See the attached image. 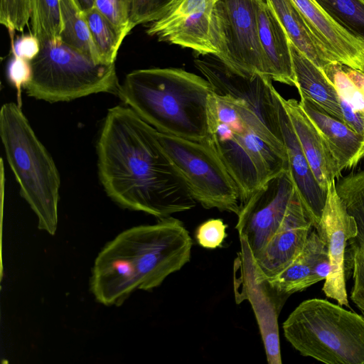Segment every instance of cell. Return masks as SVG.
<instances>
[{"label": "cell", "instance_id": "obj_1", "mask_svg": "<svg viewBox=\"0 0 364 364\" xmlns=\"http://www.w3.org/2000/svg\"><path fill=\"white\" fill-rule=\"evenodd\" d=\"M100 181L119 206L158 219L196 201L163 151L156 129L127 105L108 109L97 143Z\"/></svg>", "mask_w": 364, "mask_h": 364}, {"label": "cell", "instance_id": "obj_2", "mask_svg": "<svg viewBox=\"0 0 364 364\" xmlns=\"http://www.w3.org/2000/svg\"><path fill=\"white\" fill-rule=\"evenodd\" d=\"M193 241L171 216L127 229L107 243L92 269L90 290L105 306H121L136 290L149 291L191 259Z\"/></svg>", "mask_w": 364, "mask_h": 364}, {"label": "cell", "instance_id": "obj_3", "mask_svg": "<svg viewBox=\"0 0 364 364\" xmlns=\"http://www.w3.org/2000/svg\"><path fill=\"white\" fill-rule=\"evenodd\" d=\"M213 93L205 77L181 68H157L128 73L117 95L158 132L203 142Z\"/></svg>", "mask_w": 364, "mask_h": 364}, {"label": "cell", "instance_id": "obj_4", "mask_svg": "<svg viewBox=\"0 0 364 364\" xmlns=\"http://www.w3.org/2000/svg\"><path fill=\"white\" fill-rule=\"evenodd\" d=\"M0 136L21 195L36 215L38 228L54 235L58 223L59 172L18 105H2Z\"/></svg>", "mask_w": 364, "mask_h": 364}, {"label": "cell", "instance_id": "obj_5", "mask_svg": "<svg viewBox=\"0 0 364 364\" xmlns=\"http://www.w3.org/2000/svg\"><path fill=\"white\" fill-rule=\"evenodd\" d=\"M303 356L328 364H364V316L323 299L300 303L282 325Z\"/></svg>", "mask_w": 364, "mask_h": 364}, {"label": "cell", "instance_id": "obj_6", "mask_svg": "<svg viewBox=\"0 0 364 364\" xmlns=\"http://www.w3.org/2000/svg\"><path fill=\"white\" fill-rule=\"evenodd\" d=\"M40 46L30 61L31 77L24 87L28 96L53 103L100 92L118 93L114 63H96L60 41Z\"/></svg>", "mask_w": 364, "mask_h": 364}, {"label": "cell", "instance_id": "obj_7", "mask_svg": "<svg viewBox=\"0 0 364 364\" xmlns=\"http://www.w3.org/2000/svg\"><path fill=\"white\" fill-rule=\"evenodd\" d=\"M156 136L197 203L206 209L239 214L242 204L237 186L207 144L157 130Z\"/></svg>", "mask_w": 364, "mask_h": 364}, {"label": "cell", "instance_id": "obj_8", "mask_svg": "<svg viewBox=\"0 0 364 364\" xmlns=\"http://www.w3.org/2000/svg\"><path fill=\"white\" fill-rule=\"evenodd\" d=\"M257 5V0L216 1L212 27L215 57L241 74L271 77L259 37Z\"/></svg>", "mask_w": 364, "mask_h": 364}, {"label": "cell", "instance_id": "obj_9", "mask_svg": "<svg viewBox=\"0 0 364 364\" xmlns=\"http://www.w3.org/2000/svg\"><path fill=\"white\" fill-rule=\"evenodd\" d=\"M194 63L214 93L242 105L273 137L283 142L275 88L269 76L241 74L217 58L196 59Z\"/></svg>", "mask_w": 364, "mask_h": 364}, {"label": "cell", "instance_id": "obj_10", "mask_svg": "<svg viewBox=\"0 0 364 364\" xmlns=\"http://www.w3.org/2000/svg\"><path fill=\"white\" fill-rule=\"evenodd\" d=\"M296 193L287 169L267 181L242 205L235 228L251 258L279 229Z\"/></svg>", "mask_w": 364, "mask_h": 364}, {"label": "cell", "instance_id": "obj_11", "mask_svg": "<svg viewBox=\"0 0 364 364\" xmlns=\"http://www.w3.org/2000/svg\"><path fill=\"white\" fill-rule=\"evenodd\" d=\"M217 1L178 0L161 18L151 23L146 33L199 55L215 56L212 27Z\"/></svg>", "mask_w": 364, "mask_h": 364}, {"label": "cell", "instance_id": "obj_12", "mask_svg": "<svg viewBox=\"0 0 364 364\" xmlns=\"http://www.w3.org/2000/svg\"><path fill=\"white\" fill-rule=\"evenodd\" d=\"M317 232L326 243L329 259V272L322 290L338 304L350 308L346 287L345 256L349 240L357 236V227L338 196L336 181L328 186L326 202Z\"/></svg>", "mask_w": 364, "mask_h": 364}, {"label": "cell", "instance_id": "obj_13", "mask_svg": "<svg viewBox=\"0 0 364 364\" xmlns=\"http://www.w3.org/2000/svg\"><path fill=\"white\" fill-rule=\"evenodd\" d=\"M313 229L296 193L279 229L251 258L255 282L262 284L285 268L301 251Z\"/></svg>", "mask_w": 364, "mask_h": 364}, {"label": "cell", "instance_id": "obj_14", "mask_svg": "<svg viewBox=\"0 0 364 364\" xmlns=\"http://www.w3.org/2000/svg\"><path fill=\"white\" fill-rule=\"evenodd\" d=\"M275 95L288 171L314 228L318 232L328 191L322 188L314 177L283 105L282 95L276 89Z\"/></svg>", "mask_w": 364, "mask_h": 364}, {"label": "cell", "instance_id": "obj_15", "mask_svg": "<svg viewBox=\"0 0 364 364\" xmlns=\"http://www.w3.org/2000/svg\"><path fill=\"white\" fill-rule=\"evenodd\" d=\"M203 143L214 151L235 182L242 205L262 183L238 132L230 124L218 120L211 111L210 105L208 135Z\"/></svg>", "mask_w": 364, "mask_h": 364}, {"label": "cell", "instance_id": "obj_16", "mask_svg": "<svg viewBox=\"0 0 364 364\" xmlns=\"http://www.w3.org/2000/svg\"><path fill=\"white\" fill-rule=\"evenodd\" d=\"M328 272L326 243L313 229L299 255L285 268L262 284L275 295L287 297L325 280Z\"/></svg>", "mask_w": 364, "mask_h": 364}, {"label": "cell", "instance_id": "obj_17", "mask_svg": "<svg viewBox=\"0 0 364 364\" xmlns=\"http://www.w3.org/2000/svg\"><path fill=\"white\" fill-rule=\"evenodd\" d=\"M311 31L336 61L362 71L363 42L339 26L314 0H292Z\"/></svg>", "mask_w": 364, "mask_h": 364}, {"label": "cell", "instance_id": "obj_18", "mask_svg": "<svg viewBox=\"0 0 364 364\" xmlns=\"http://www.w3.org/2000/svg\"><path fill=\"white\" fill-rule=\"evenodd\" d=\"M282 101L314 177L321 187L328 191V184L341 175L336 159L299 102L294 99L285 100L282 96Z\"/></svg>", "mask_w": 364, "mask_h": 364}, {"label": "cell", "instance_id": "obj_19", "mask_svg": "<svg viewBox=\"0 0 364 364\" xmlns=\"http://www.w3.org/2000/svg\"><path fill=\"white\" fill-rule=\"evenodd\" d=\"M299 104L324 137L340 170L357 166L364 158V135L306 98L300 97Z\"/></svg>", "mask_w": 364, "mask_h": 364}, {"label": "cell", "instance_id": "obj_20", "mask_svg": "<svg viewBox=\"0 0 364 364\" xmlns=\"http://www.w3.org/2000/svg\"><path fill=\"white\" fill-rule=\"evenodd\" d=\"M257 16L260 43L272 80L295 87L290 39L266 0H257Z\"/></svg>", "mask_w": 364, "mask_h": 364}, {"label": "cell", "instance_id": "obj_21", "mask_svg": "<svg viewBox=\"0 0 364 364\" xmlns=\"http://www.w3.org/2000/svg\"><path fill=\"white\" fill-rule=\"evenodd\" d=\"M294 72L300 97L306 98L331 115L343 120L336 88L324 72L306 58L291 42Z\"/></svg>", "mask_w": 364, "mask_h": 364}, {"label": "cell", "instance_id": "obj_22", "mask_svg": "<svg viewBox=\"0 0 364 364\" xmlns=\"http://www.w3.org/2000/svg\"><path fill=\"white\" fill-rule=\"evenodd\" d=\"M290 41L321 70L336 62L315 37L292 0H266Z\"/></svg>", "mask_w": 364, "mask_h": 364}, {"label": "cell", "instance_id": "obj_23", "mask_svg": "<svg viewBox=\"0 0 364 364\" xmlns=\"http://www.w3.org/2000/svg\"><path fill=\"white\" fill-rule=\"evenodd\" d=\"M62 31L60 40L96 63H102L83 11L74 0H60Z\"/></svg>", "mask_w": 364, "mask_h": 364}, {"label": "cell", "instance_id": "obj_24", "mask_svg": "<svg viewBox=\"0 0 364 364\" xmlns=\"http://www.w3.org/2000/svg\"><path fill=\"white\" fill-rule=\"evenodd\" d=\"M83 14L102 63H114L120 46L128 34L117 28L95 7Z\"/></svg>", "mask_w": 364, "mask_h": 364}, {"label": "cell", "instance_id": "obj_25", "mask_svg": "<svg viewBox=\"0 0 364 364\" xmlns=\"http://www.w3.org/2000/svg\"><path fill=\"white\" fill-rule=\"evenodd\" d=\"M32 34L40 44L60 40L62 19L60 0H30Z\"/></svg>", "mask_w": 364, "mask_h": 364}, {"label": "cell", "instance_id": "obj_26", "mask_svg": "<svg viewBox=\"0 0 364 364\" xmlns=\"http://www.w3.org/2000/svg\"><path fill=\"white\" fill-rule=\"evenodd\" d=\"M336 190L357 227L355 240L364 239V170L351 173L336 183Z\"/></svg>", "mask_w": 364, "mask_h": 364}, {"label": "cell", "instance_id": "obj_27", "mask_svg": "<svg viewBox=\"0 0 364 364\" xmlns=\"http://www.w3.org/2000/svg\"><path fill=\"white\" fill-rule=\"evenodd\" d=\"M344 30L364 42V0H314Z\"/></svg>", "mask_w": 364, "mask_h": 364}, {"label": "cell", "instance_id": "obj_28", "mask_svg": "<svg viewBox=\"0 0 364 364\" xmlns=\"http://www.w3.org/2000/svg\"><path fill=\"white\" fill-rule=\"evenodd\" d=\"M322 70L335 85L338 95L364 119V94L348 76L342 64L331 63Z\"/></svg>", "mask_w": 364, "mask_h": 364}, {"label": "cell", "instance_id": "obj_29", "mask_svg": "<svg viewBox=\"0 0 364 364\" xmlns=\"http://www.w3.org/2000/svg\"><path fill=\"white\" fill-rule=\"evenodd\" d=\"M348 245L349 264L353 279L350 297L360 311H364V239H352Z\"/></svg>", "mask_w": 364, "mask_h": 364}, {"label": "cell", "instance_id": "obj_30", "mask_svg": "<svg viewBox=\"0 0 364 364\" xmlns=\"http://www.w3.org/2000/svg\"><path fill=\"white\" fill-rule=\"evenodd\" d=\"M30 18V0H0V23L10 32H22Z\"/></svg>", "mask_w": 364, "mask_h": 364}, {"label": "cell", "instance_id": "obj_31", "mask_svg": "<svg viewBox=\"0 0 364 364\" xmlns=\"http://www.w3.org/2000/svg\"><path fill=\"white\" fill-rule=\"evenodd\" d=\"M176 0H132L129 26L152 23L161 18Z\"/></svg>", "mask_w": 364, "mask_h": 364}, {"label": "cell", "instance_id": "obj_32", "mask_svg": "<svg viewBox=\"0 0 364 364\" xmlns=\"http://www.w3.org/2000/svg\"><path fill=\"white\" fill-rule=\"evenodd\" d=\"M95 7L119 30L127 34L132 31V0H95Z\"/></svg>", "mask_w": 364, "mask_h": 364}, {"label": "cell", "instance_id": "obj_33", "mask_svg": "<svg viewBox=\"0 0 364 364\" xmlns=\"http://www.w3.org/2000/svg\"><path fill=\"white\" fill-rule=\"evenodd\" d=\"M228 225L221 219H210L200 224L196 232L198 245L206 249L220 247L227 237Z\"/></svg>", "mask_w": 364, "mask_h": 364}, {"label": "cell", "instance_id": "obj_34", "mask_svg": "<svg viewBox=\"0 0 364 364\" xmlns=\"http://www.w3.org/2000/svg\"><path fill=\"white\" fill-rule=\"evenodd\" d=\"M31 65L28 60L14 55L8 65V77L17 89L18 95L31 77Z\"/></svg>", "mask_w": 364, "mask_h": 364}, {"label": "cell", "instance_id": "obj_35", "mask_svg": "<svg viewBox=\"0 0 364 364\" xmlns=\"http://www.w3.org/2000/svg\"><path fill=\"white\" fill-rule=\"evenodd\" d=\"M41 49L38 39L33 34L24 35L18 38L12 48L13 55L31 61Z\"/></svg>", "mask_w": 364, "mask_h": 364}, {"label": "cell", "instance_id": "obj_36", "mask_svg": "<svg viewBox=\"0 0 364 364\" xmlns=\"http://www.w3.org/2000/svg\"><path fill=\"white\" fill-rule=\"evenodd\" d=\"M343 122L355 132L364 135V119L339 95Z\"/></svg>", "mask_w": 364, "mask_h": 364}, {"label": "cell", "instance_id": "obj_37", "mask_svg": "<svg viewBox=\"0 0 364 364\" xmlns=\"http://www.w3.org/2000/svg\"><path fill=\"white\" fill-rule=\"evenodd\" d=\"M342 66L348 76L364 94V73L358 70L349 68L343 64Z\"/></svg>", "mask_w": 364, "mask_h": 364}, {"label": "cell", "instance_id": "obj_38", "mask_svg": "<svg viewBox=\"0 0 364 364\" xmlns=\"http://www.w3.org/2000/svg\"><path fill=\"white\" fill-rule=\"evenodd\" d=\"M79 8L83 11H87L95 7V0H74Z\"/></svg>", "mask_w": 364, "mask_h": 364}, {"label": "cell", "instance_id": "obj_39", "mask_svg": "<svg viewBox=\"0 0 364 364\" xmlns=\"http://www.w3.org/2000/svg\"><path fill=\"white\" fill-rule=\"evenodd\" d=\"M363 43H364V42H363ZM361 72H363L364 73V44H363V70Z\"/></svg>", "mask_w": 364, "mask_h": 364}, {"label": "cell", "instance_id": "obj_40", "mask_svg": "<svg viewBox=\"0 0 364 364\" xmlns=\"http://www.w3.org/2000/svg\"><path fill=\"white\" fill-rule=\"evenodd\" d=\"M361 314L364 316V311H360Z\"/></svg>", "mask_w": 364, "mask_h": 364}, {"label": "cell", "instance_id": "obj_41", "mask_svg": "<svg viewBox=\"0 0 364 364\" xmlns=\"http://www.w3.org/2000/svg\"><path fill=\"white\" fill-rule=\"evenodd\" d=\"M176 1H178V0H176Z\"/></svg>", "mask_w": 364, "mask_h": 364}]
</instances>
